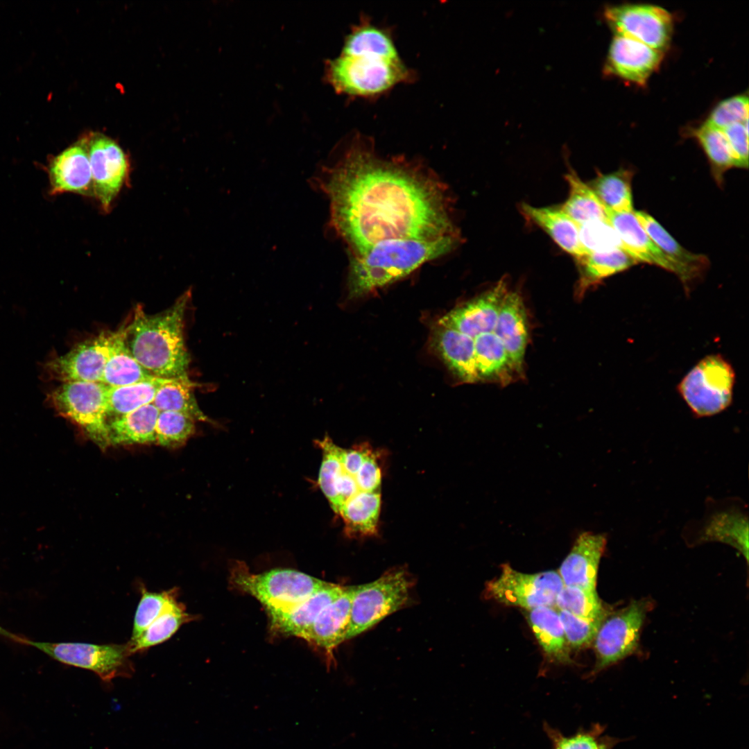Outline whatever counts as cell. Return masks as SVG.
<instances>
[{
  "label": "cell",
  "mask_w": 749,
  "mask_h": 749,
  "mask_svg": "<svg viewBox=\"0 0 749 749\" xmlns=\"http://www.w3.org/2000/svg\"><path fill=\"white\" fill-rule=\"evenodd\" d=\"M723 132L732 152L736 167L748 166V121L733 124Z\"/></svg>",
  "instance_id": "obj_46"
},
{
  "label": "cell",
  "mask_w": 749,
  "mask_h": 749,
  "mask_svg": "<svg viewBox=\"0 0 749 749\" xmlns=\"http://www.w3.org/2000/svg\"><path fill=\"white\" fill-rule=\"evenodd\" d=\"M735 373L720 354L700 359L682 379L678 390L696 416L717 414L732 403Z\"/></svg>",
  "instance_id": "obj_8"
},
{
  "label": "cell",
  "mask_w": 749,
  "mask_h": 749,
  "mask_svg": "<svg viewBox=\"0 0 749 749\" xmlns=\"http://www.w3.org/2000/svg\"><path fill=\"white\" fill-rule=\"evenodd\" d=\"M502 342L516 374L522 375L528 341L526 309L519 294L508 291L493 332Z\"/></svg>",
  "instance_id": "obj_19"
},
{
  "label": "cell",
  "mask_w": 749,
  "mask_h": 749,
  "mask_svg": "<svg viewBox=\"0 0 749 749\" xmlns=\"http://www.w3.org/2000/svg\"><path fill=\"white\" fill-rule=\"evenodd\" d=\"M159 410L151 403L108 422L110 445L155 443Z\"/></svg>",
  "instance_id": "obj_29"
},
{
  "label": "cell",
  "mask_w": 749,
  "mask_h": 749,
  "mask_svg": "<svg viewBox=\"0 0 749 749\" xmlns=\"http://www.w3.org/2000/svg\"><path fill=\"white\" fill-rule=\"evenodd\" d=\"M606 544L604 533H580L558 571L564 586L596 590L599 566Z\"/></svg>",
  "instance_id": "obj_18"
},
{
  "label": "cell",
  "mask_w": 749,
  "mask_h": 749,
  "mask_svg": "<svg viewBox=\"0 0 749 749\" xmlns=\"http://www.w3.org/2000/svg\"><path fill=\"white\" fill-rule=\"evenodd\" d=\"M169 379L154 377L122 386H107V417L113 419L153 403L159 388Z\"/></svg>",
  "instance_id": "obj_35"
},
{
  "label": "cell",
  "mask_w": 749,
  "mask_h": 749,
  "mask_svg": "<svg viewBox=\"0 0 749 749\" xmlns=\"http://www.w3.org/2000/svg\"><path fill=\"white\" fill-rule=\"evenodd\" d=\"M474 339L475 361L479 381L510 383L516 373L504 346L494 332L480 334Z\"/></svg>",
  "instance_id": "obj_30"
},
{
  "label": "cell",
  "mask_w": 749,
  "mask_h": 749,
  "mask_svg": "<svg viewBox=\"0 0 749 749\" xmlns=\"http://www.w3.org/2000/svg\"><path fill=\"white\" fill-rule=\"evenodd\" d=\"M748 522L732 513L714 517L705 531L704 540H718L737 548L748 560Z\"/></svg>",
  "instance_id": "obj_38"
},
{
  "label": "cell",
  "mask_w": 749,
  "mask_h": 749,
  "mask_svg": "<svg viewBox=\"0 0 749 749\" xmlns=\"http://www.w3.org/2000/svg\"><path fill=\"white\" fill-rule=\"evenodd\" d=\"M195 386L187 374L170 378L159 388L153 404L159 411L179 412L196 422H212L198 406L193 393Z\"/></svg>",
  "instance_id": "obj_32"
},
{
  "label": "cell",
  "mask_w": 749,
  "mask_h": 749,
  "mask_svg": "<svg viewBox=\"0 0 749 749\" xmlns=\"http://www.w3.org/2000/svg\"><path fill=\"white\" fill-rule=\"evenodd\" d=\"M508 291L507 283L502 279L492 288L443 316L437 323L453 327L472 338L493 332Z\"/></svg>",
  "instance_id": "obj_16"
},
{
  "label": "cell",
  "mask_w": 749,
  "mask_h": 749,
  "mask_svg": "<svg viewBox=\"0 0 749 749\" xmlns=\"http://www.w3.org/2000/svg\"><path fill=\"white\" fill-rule=\"evenodd\" d=\"M191 290L166 310L148 314L140 305L126 327V343L137 362L152 375L175 378L187 374L190 355L184 341L185 315Z\"/></svg>",
  "instance_id": "obj_2"
},
{
  "label": "cell",
  "mask_w": 749,
  "mask_h": 749,
  "mask_svg": "<svg viewBox=\"0 0 749 749\" xmlns=\"http://www.w3.org/2000/svg\"><path fill=\"white\" fill-rule=\"evenodd\" d=\"M621 740H619V739L612 738V737H610L607 736L606 739H605V741L604 743L603 744L601 749H612L614 747V746L616 745Z\"/></svg>",
  "instance_id": "obj_49"
},
{
  "label": "cell",
  "mask_w": 749,
  "mask_h": 749,
  "mask_svg": "<svg viewBox=\"0 0 749 749\" xmlns=\"http://www.w3.org/2000/svg\"><path fill=\"white\" fill-rule=\"evenodd\" d=\"M563 587L556 571L525 574L503 564L499 577L487 583L485 594L501 604L531 610L555 607L556 597Z\"/></svg>",
  "instance_id": "obj_10"
},
{
  "label": "cell",
  "mask_w": 749,
  "mask_h": 749,
  "mask_svg": "<svg viewBox=\"0 0 749 749\" xmlns=\"http://www.w3.org/2000/svg\"><path fill=\"white\" fill-rule=\"evenodd\" d=\"M633 172L620 168L607 174L598 173L588 185L594 191L607 212H632V180Z\"/></svg>",
  "instance_id": "obj_33"
},
{
  "label": "cell",
  "mask_w": 749,
  "mask_h": 749,
  "mask_svg": "<svg viewBox=\"0 0 749 749\" xmlns=\"http://www.w3.org/2000/svg\"><path fill=\"white\" fill-rule=\"evenodd\" d=\"M544 730L552 743V749H601L607 736H601L605 730L603 725L594 724L589 730H581L571 737L564 736L559 730L546 723Z\"/></svg>",
  "instance_id": "obj_43"
},
{
  "label": "cell",
  "mask_w": 749,
  "mask_h": 749,
  "mask_svg": "<svg viewBox=\"0 0 749 749\" xmlns=\"http://www.w3.org/2000/svg\"><path fill=\"white\" fill-rule=\"evenodd\" d=\"M230 583L237 590L255 598L266 612L290 608L329 584L291 569L254 574L240 562L232 567Z\"/></svg>",
  "instance_id": "obj_5"
},
{
  "label": "cell",
  "mask_w": 749,
  "mask_h": 749,
  "mask_svg": "<svg viewBox=\"0 0 749 749\" xmlns=\"http://www.w3.org/2000/svg\"><path fill=\"white\" fill-rule=\"evenodd\" d=\"M20 641L62 663L93 671L106 682L118 677L130 676L133 671L128 660L131 654L128 644L99 645L78 642L49 643L21 639Z\"/></svg>",
  "instance_id": "obj_11"
},
{
  "label": "cell",
  "mask_w": 749,
  "mask_h": 749,
  "mask_svg": "<svg viewBox=\"0 0 749 749\" xmlns=\"http://www.w3.org/2000/svg\"><path fill=\"white\" fill-rule=\"evenodd\" d=\"M433 345L460 380L466 383L479 381L472 337L453 327L437 323L433 332Z\"/></svg>",
  "instance_id": "obj_24"
},
{
  "label": "cell",
  "mask_w": 749,
  "mask_h": 749,
  "mask_svg": "<svg viewBox=\"0 0 749 749\" xmlns=\"http://www.w3.org/2000/svg\"><path fill=\"white\" fill-rule=\"evenodd\" d=\"M459 239L457 235L431 240L389 239L352 256L347 282L350 297H361L406 277L425 262L449 252Z\"/></svg>",
  "instance_id": "obj_3"
},
{
  "label": "cell",
  "mask_w": 749,
  "mask_h": 749,
  "mask_svg": "<svg viewBox=\"0 0 749 749\" xmlns=\"http://www.w3.org/2000/svg\"><path fill=\"white\" fill-rule=\"evenodd\" d=\"M111 337L112 332H101L76 345L67 353L49 359L42 366V379L62 384L101 382Z\"/></svg>",
  "instance_id": "obj_12"
},
{
  "label": "cell",
  "mask_w": 749,
  "mask_h": 749,
  "mask_svg": "<svg viewBox=\"0 0 749 749\" xmlns=\"http://www.w3.org/2000/svg\"><path fill=\"white\" fill-rule=\"evenodd\" d=\"M193 617L178 600L160 614L137 639L128 643L130 654L161 644L171 638Z\"/></svg>",
  "instance_id": "obj_36"
},
{
  "label": "cell",
  "mask_w": 749,
  "mask_h": 749,
  "mask_svg": "<svg viewBox=\"0 0 749 749\" xmlns=\"http://www.w3.org/2000/svg\"><path fill=\"white\" fill-rule=\"evenodd\" d=\"M88 152L93 196L103 209L108 212L129 178L128 157L114 141L103 135L88 139Z\"/></svg>",
  "instance_id": "obj_14"
},
{
  "label": "cell",
  "mask_w": 749,
  "mask_h": 749,
  "mask_svg": "<svg viewBox=\"0 0 749 749\" xmlns=\"http://www.w3.org/2000/svg\"><path fill=\"white\" fill-rule=\"evenodd\" d=\"M557 610L571 649H580L592 644L603 619L589 620L575 616L566 610Z\"/></svg>",
  "instance_id": "obj_44"
},
{
  "label": "cell",
  "mask_w": 749,
  "mask_h": 749,
  "mask_svg": "<svg viewBox=\"0 0 749 749\" xmlns=\"http://www.w3.org/2000/svg\"><path fill=\"white\" fill-rule=\"evenodd\" d=\"M651 605L648 599L633 600L619 610L606 613L592 642L596 656L592 675L637 650L642 628Z\"/></svg>",
  "instance_id": "obj_9"
},
{
  "label": "cell",
  "mask_w": 749,
  "mask_h": 749,
  "mask_svg": "<svg viewBox=\"0 0 749 749\" xmlns=\"http://www.w3.org/2000/svg\"><path fill=\"white\" fill-rule=\"evenodd\" d=\"M354 479L359 491H380L381 472L374 451L363 462Z\"/></svg>",
  "instance_id": "obj_47"
},
{
  "label": "cell",
  "mask_w": 749,
  "mask_h": 749,
  "mask_svg": "<svg viewBox=\"0 0 749 749\" xmlns=\"http://www.w3.org/2000/svg\"><path fill=\"white\" fill-rule=\"evenodd\" d=\"M634 214L650 238L677 266L680 273L678 278L689 293L693 284L703 275L709 266L707 257L684 248L648 213L634 211Z\"/></svg>",
  "instance_id": "obj_21"
},
{
  "label": "cell",
  "mask_w": 749,
  "mask_h": 749,
  "mask_svg": "<svg viewBox=\"0 0 749 749\" xmlns=\"http://www.w3.org/2000/svg\"><path fill=\"white\" fill-rule=\"evenodd\" d=\"M381 492L359 491L343 505L338 515L349 537L377 535L381 509Z\"/></svg>",
  "instance_id": "obj_31"
},
{
  "label": "cell",
  "mask_w": 749,
  "mask_h": 749,
  "mask_svg": "<svg viewBox=\"0 0 749 749\" xmlns=\"http://www.w3.org/2000/svg\"><path fill=\"white\" fill-rule=\"evenodd\" d=\"M523 614L544 653L553 662L571 664V648L556 607L524 610Z\"/></svg>",
  "instance_id": "obj_26"
},
{
  "label": "cell",
  "mask_w": 749,
  "mask_h": 749,
  "mask_svg": "<svg viewBox=\"0 0 749 749\" xmlns=\"http://www.w3.org/2000/svg\"><path fill=\"white\" fill-rule=\"evenodd\" d=\"M372 144L354 137L313 178L329 199L330 226L352 256L389 239L458 235L443 184L415 162L381 157Z\"/></svg>",
  "instance_id": "obj_1"
},
{
  "label": "cell",
  "mask_w": 749,
  "mask_h": 749,
  "mask_svg": "<svg viewBox=\"0 0 749 749\" xmlns=\"http://www.w3.org/2000/svg\"><path fill=\"white\" fill-rule=\"evenodd\" d=\"M579 241L585 254L623 249L621 239L608 220H597L578 225Z\"/></svg>",
  "instance_id": "obj_42"
},
{
  "label": "cell",
  "mask_w": 749,
  "mask_h": 749,
  "mask_svg": "<svg viewBox=\"0 0 749 749\" xmlns=\"http://www.w3.org/2000/svg\"><path fill=\"white\" fill-rule=\"evenodd\" d=\"M107 388L101 382L62 383L47 394L49 404L80 427L101 449L110 445L107 417Z\"/></svg>",
  "instance_id": "obj_6"
},
{
  "label": "cell",
  "mask_w": 749,
  "mask_h": 749,
  "mask_svg": "<svg viewBox=\"0 0 749 749\" xmlns=\"http://www.w3.org/2000/svg\"><path fill=\"white\" fill-rule=\"evenodd\" d=\"M748 98L737 95L720 102L711 112L707 123L721 130L748 121Z\"/></svg>",
  "instance_id": "obj_45"
},
{
  "label": "cell",
  "mask_w": 749,
  "mask_h": 749,
  "mask_svg": "<svg viewBox=\"0 0 749 749\" xmlns=\"http://www.w3.org/2000/svg\"><path fill=\"white\" fill-rule=\"evenodd\" d=\"M608 220L619 235L622 248L638 263L657 266L679 277V270L647 234L637 220L634 211L630 213L607 212Z\"/></svg>",
  "instance_id": "obj_23"
},
{
  "label": "cell",
  "mask_w": 749,
  "mask_h": 749,
  "mask_svg": "<svg viewBox=\"0 0 749 749\" xmlns=\"http://www.w3.org/2000/svg\"><path fill=\"white\" fill-rule=\"evenodd\" d=\"M372 452V447L366 442L355 445L349 449L342 448L341 458L345 472L354 478L363 462Z\"/></svg>",
  "instance_id": "obj_48"
},
{
  "label": "cell",
  "mask_w": 749,
  "mask_h": 749,
  "mask_svg": "<svg viewBox=\"0 0 749 749\" xmlns=\"http://www.w3.org/2000/svg\"><path fill=\"white\" fill-rule=\"evenodd\" d=\"M565 179L569 192L561 208L578 225L593 221L608 220L605 207L575 171L569 168Z\"/></svg>",
  "instance_id": "obj_34"
},
{
  "label": "cell",
  "mask_w": 749,
  "mask_h": 749,
  "mask_svg": "<svg viewBox=\"0 0 749 749\" xmlns=\"http://www.w3.org/2000/svg\"><path fill=\"white\" fill-rule=\"evenodd\" d=\"M416 72L406 65L399 54L359 51L328 60L325 79L338 94L375 99L397 85L411 83Z\"/></svg>",
  "instance_id": "obj_4"
},
{
  "label": "cell",
  "mask_w": 749,
  "mask_h": 749,
  "mask_svg": "<svg viewBox=\"0 0 749 749\" xmlns=\"http://www.w3.org/2000/svg\"><path fill=\"white\" fill-rule=\"evenodd\" d=\"M520 208L528 221L542 228L563 250L575 259L585 255L579 241L578 225L561 206L534 207L522 203Z\"/></svg>",
  "instance_id": "obj_25"
},
{
  "label": "cell",
  "mask_w": 749,
  "mask_h": 749,
  "mask_svg": "<svg viewBox=\"0 0 749 749\" xmlns=\"http://www.w3.org/2000/svg\"><path fill=\"white\" fill-rule=\"evenodd\" d=\"M343 589V586L329 583L290 608L266 612L272 631L285 636L303 638L322 610L338 598Z\"/></svg>",
  "instance_id": "obj_20"
},
{
  "label": "cell",
  "mask_w": 749,
  "mask_h": 749,
  "mask_svg": "<svg viewBox=\"0 0 749 749\" xmlns=\"http://www.w3.org/2000/svg\"><path fill=\"white\" fill-rule=\"evenodd\" d=\"M579 277L576 295L582 298L592 287L614 274L623 272L638 261L623 249L595 252L576 258Z\"/></svg>",
  "instance_id": "obj_28"
},
{
  "label": "cell",
  "mask_w": 749,
  "mask_h": 749,
  "mask_svg": "<svg viewBox=\"0 0 749 749\" xmlns=\"http://www.w3.org/2000/svg\"><path fill=\"white\" fill-rule=\"evenodd\" d=\"M355 587H344L341 594L322 610L302 639L329 655L346 640Z\"/></svg>",
  "instance_id": "obj_22"
},
{
  "label": "cell",
  "mask_w": 749,
  "mask_h": 749,
  "mask_svg": "<svg viewBox=\"0 0 749 749\" xmlns=\"http://www.w3.org/2000/svg\"><path fill=\"white\" fill-rule=\"evenodd\" d=\"M710 164L711 173L718 186L723 183L725 173L736 167L735 160L723 130L706 122L693 132Z\"/></svg>",
  "instance_id": "obj_37"
},
{
  "label": "cell",
  "mask_w": 749,
  "mask_h": 749,
  "mask_svg": "<svg viewBox=\"0 0 749 749\" xmlns=\"http://www.w3.org/2000/svg\"><path fill=\"white\" fill-rule=\"evenodd\" d=\"M141 596L137 605L130 640L137 639L160 614L178 601V588L162 592L141 589Z\"/></svg>",
  "instance_id": "obj_41"
},
{
  "label": "cell",
  "mask_w": 749,
  "mask_h": 749,
  "mask_svg": "<svg viewBox=\"0 0 749 749\" xmlns=\"http://www.w3.org/2000/svg\"><path fill=\"white\" fill-rule=\"evenodd\" d=\"M0 635H3V636H6V637H10V638H11V639H15V640H18V641H20V639H19V638H18V637H15V635H12V634H11L10 632H8L7 630H4V629H3V628H1V626H0Z\"/></svg>",
  "instance_id": "obj_50"
},
{
  "label": "cell",
  "mask_w": 749,
  "mask_h": 749,
  "mask_svg": "<svg viewBox=\"0 0 749 749\" xmlns=\"http://www.w3.org/2000/svg\"><path fill=\"white\" fill-rule=\"evenodd\" d=\"M196 421L179 412L160 411L155 427V443L167 448L182 447L194 434Z\"/></svg>",
  "instance_id": "obj_40"
},
{
  "label": "cell",
  "mask_w": 749,
  "mask_h": 749,
  "mask_svg": "<svg viewBox=\"0 0 749 749\" xmlns=\"http://www.w3.org/2000/svg\"><path fill=\"white\" fill-rule=\"evenodd\" d=\"M413 584L408 571L397 568L372 582L356 585L346 639L363 633L403 608L409 600Z\"/></svg>",
  "instance_id": "obj_7"
},
{
  "label": "cell",
  "mask_w": 749,
  "mask_h": 749,
  "mask_svg": "<svg viewBox=\"0 0 749 749\" xmlns=\"http://www.w3.org/2000/svg\"><path fill=\"white\" fill-rule=\"evenodd\" d=\"M44 170L49 182V195L74 193L93 196L88 139L83 138L51 156Z\"/></svg>",
  "instance_id": "obj_15"
},
{
  "label": "cell",
  "mask_w": 749,
  "mask_h": 749,
  "mask_svg": "<svg viewBox=\"0 0 749 749\" xmlns=\"http://www.w3.org/2000/svg\"><path fill=\"white\" fill-rule=\"evenodd\" d=\"M555 607L589 620L602 619L608 612L596 590L573 586L562 588L556 597Z\"/></svg>",
  "instance_id": "obj_39"
},
{
  "label": "cell",
  "mask_w": 749,
  "mask_h": 749,
  "mask_svg": "<svg viewBox=\"0 0 749 749\" xmlns=\"http://www.w3.org/2000/svg\"><path fill=\"white\" fill-rule=\"evenodd\" d=\"M662 52L635 40L615 35L605 64V74L644 85L659 67Z\"/></svg>",
  "instance_id": "obj_17"
},
{
  "label": "cell",
  "mask_w": 749,
  "mask_h": 749,
  "mask_svg": "<svg viewBox=\"0 0 749 749\" xmlns=\"http://www.w3.org/2000/svg\"><path fill=\"white\" fill-rule=\"evenodd\" d=\"M126 327L112 332L108 358L101 383L107 386H122L144 381L155 376L135 359L126 343Z\"/></svg>",
  "instance_id": "obj_27"
},
{
  "label": "cell",
  "mask_w": 749,
  "mask_h": 749,
  "mask_svg": "<svg viewBox=\"0 0 749 749\" xmlns=\"http://www.w3.org/2000/svg\"><path fill=\"white\" fill-rule=\"evenodd\" d=\"M604 17L616 35L635 40L660 51L669 44L672 17L661 7L640 4L610 6L605 9Z\"/></svg>",
  "instance_id": "obj_13"
}]
</instances>
